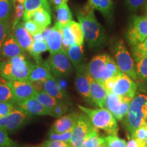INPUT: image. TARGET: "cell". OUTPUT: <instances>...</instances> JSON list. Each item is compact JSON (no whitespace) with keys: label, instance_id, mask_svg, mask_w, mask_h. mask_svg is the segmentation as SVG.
Returning a JSON list of instances; mask_svg holds the SVG:
<instances>
[{"label":"cell","instance_id":"obj_24","mask_svg":"<svg viewBox=\"0 0 147 147\" xmlns=\"http://www.w3.org/2000/svg\"><path fill=\"white\" fill-rule=\"evenodd\" d=\"M88 3L94 10L100 12L108 19H110L113 17V0H89Z\"/></svg>","mask_w":147,"mask_h":147},{"label":"cell","instance_id":"obj_45","mask_svg":"<svg viewBox=\"0 0 147 147\" xmlns=\"http://www.w3.org/2000/svg\"><path fill=\"white\" fill-rule=\"evenodd\" d=\"M133 138L142 142H145L147 139V121L144 122L136 130Z\"/></svg>","mask_w":147,"mask_h":147},{"label":"cell","instance_id":"obj_53","mask_svg":"<svg viewBox=\"0 0 147 147\" xmlns=\"http://www.w3.org/2000/svg\"><path fill=\"white\" fill-rule=\"evenodd\" d=\"M27 147H40V146H27Z\"/></svg>","mask_w":147,"mask_h":147},{"label":"cell","instance_id":"obj_30","mask_svg":"<svg viewBox=\"0 0 147 147\" xmlns=\"http://www.w3.org/2000/svg\"><path fill=\"white\" fill-rule=\"evenodd\" d=\"M24 6H25V12H32L38 9L44 8L51 13V9L49 0H25L24 2Z\"/></svg>","mask_w":147,"mask_h":147},{"label":"cell","instance_id":"obj_37","mask_svg":"<svg viewBox=\"0 0 147 147\" xmlns=\"http://www.w3.org/2000/svg\"><path fill=\"white\" fill-rule=\"evenodd\" d=\"M136 71L138 79L147 80V55L136 62Z\"/></svg>","mask_w":147,"mask_h":147},{"label":"cell","instance_id":"obj_15","mask_svg":"<svg viewBox=\"0 0 147 147\" xmlns=\"http://www.w3.org/2000/svg\"><path fill=\"white\" fill-rule=\"evenodd\" d=\"M108 55H96L87 64V69L90 76L93 80L103 84L106 72V63Z\"/></svg>","mask_w":147,"mask_h":147},{"label":"cell","instance_id":"obj_20","mask_svg":"<svg viewBox=\"0 0 147 147\" xmlns=\"http://www.w3.org/2000/svg\"><path fill=\"white\" fill-rule=\"evenodd\" d=\"M53 76L51 68L48 62L42 61V63L35 65L31 71L28 78V81L34 82H43L45 80Z\"/></svg>","mask_w":147,"mask_h":147},{"label":"cell","instance_id":"obj_54","mask_svg":"<svg viewBox=\"0 0 147 147\" xmlns=\"http://www.w3.org/2000/svg\"><path fill=\"white\" fill-rule=\"evenodd\" d=\"M145 146L147 147V139L146 140V141H145Z\"/></svg>","mask_w":147,"mask_h":147},{"label":"cell","instance_id":"obj_1","mask_svg":"<svg viewBox=\"0 0 147 147\" xmlns=\"http://www.w3.org/2000/svg\"><path fill=\"white\" fill-rule=\"evenodd\" d=\"M76 16L83 31L84 39L90 49L104 45L106 40V32L95 17L94 9L87 3L78 10Z\"/></svg>","mask_w":147,"mask_h":147},{"label":"cell","instance_id":"obj_6","mask_svg":"<svg viewBox=\"0 0 147 147\" xmlns=\"http://www.w3.org/2000/svg\"><path fill=\"white\" fill-rule=\"evenodd\" d=\"M95 129L89 119L85 114H80L76 123L71 130V140L69 144L71 147H79Z\"/></svg>","mask_w":147,"mask_h":147},{"label":"cell","instance_id":"obj_5","mask_svg":"<svg viewBox=\"0 0 147 147\" xmlns=\"http://www.w3.org/2000/svg\"><path fill=\"white\" fill-rule=\"evenodd\" d=\"M115 57L116 63L121 72L127 75L134 81L138 80L133 59L122 40H119L115 46Z\"/></svg>","mask_w":147,"mask_h":147},{"label":"cell","instance_id":"obj_55","mask_svg":"<svg viewBox=\"0 0 147 147\" xmlns=\"http://www.w3.org/2000/svg\"><path fill=\"white\" fill-rule=\"evenodd\" d=\"M49 1H50V2H51V3H52L53 2V1H55V0H49Z\"/></svg>","mask_w":147,"mask_h":147},{"label":"cell","instance_id":"obj_36","mask_svg":"<svg viewBox=\"0 0 147 147\" xmlns=\"http://www.w3.org/2000/svg\"><path fill=\"white\" fill-rule=\"evenodd\" d=\"M11 27H12V22L11 21H0V62L2 60L1 56V49L3 42L8 36L9 34H10Z\"/></svg>","mask_w":147,"mask_h":147},{"label":"cell","instance_id":"obj_10","mask_svg":"<svg viewBox=\"0 0 147 147\" xmlns=\"http://www.w3.org/2000/svg\"><path fill=\"white\" fill-rule=\"evenodd\" d=\"M29 117L27 114L16 106L8 115L0 118V129L7 133L16 131L27 122Z\"/></svg>","mask_w":147,"mask_h":147},{"label":"cell","instance_id":"obj_4","mask_svg":"<svg viewBox=\"0 0 147 147\" xmlns=\"http://www.w3.org/2000/svg\"><path fill=\"white\" fill-rule=\"evenodd\" d=\"M78 106L82 113L87 116L93 127L104 130L108 135H117L119 126L117 119L106 108L92 109L81 105Z\"/></svg>","mask_w":147,"mask_h":147},{"label":"cell","instance_id":"obj_50","mask_svg":"<svg viewBox=\"0 0 147 147\" xmlns=\"http://www.w3.org/2000/svg\"><path fill=\"white\" fill-rule=\"evenodd\" d=\"M126 147H146V146H145V142H142L134 138H131L127 142Z\"/></svg>","mask_w":147,"mask_h":147},{"label":"cell","instance_id":"obj_16","mask_svg":"<svg viewBox=\"0 0 147 147\" xmlns=\"http://www.w3.org/2000/svg\"><path fill=\"white\" fill-rule=\"evenodd\" d=\"M15 106L29 116H51L50 110L45 107L35 97L16 102Z\"/></svg>","mask_w":147,"mask_h":147},{"label":"cell","instance_id":"obj_17","mask_svg":"<svg viewBox=\"0 0 147 147\" xmlns=\"http://www.w3.org/2000/svg\"><path fill=\"white\" fill-rule=\"evenodd\" d=\"M23 21H32L43 30L47 29L51 23V13L44 8H40L32 12H25Z\"/></svg>","mask_w":147,"mask_h":147},{"label":"cell","instance_id":"obj_14","mask_svg":"<svg viewBox=\"0 0 147 147\" xmlns=\"http://www.w3.org/2000/svg\"><path fill=\"white\" fill-rule=\"evenodd\" d=\"M62 27L61 25L55 23L54 26L45 29L42 32L50 55L62 51Z\"/></svg>","mask_w":147,"mask_h":147},{"label":"cell","instance_id":"obj_35","mask_svg":"<svg viewBox=\"0 0 147 147\" xmlns=\"http://www.w3.org/2000/svg\"><path fill=\"white\" fill-rule=\"evenodd\" d=\"M69 25L70 27V29L73 33L74 36L76 45H83L84 37L83 31H82L80 24L78 23V22L71 21L69 23Z\"/></svg>","mask_w":147,"mask_h":147},{"label":"cell","instance_id":"obj_3","mask_svg":"<svg viewBox=\"0 0 147 147\" xmlns=\"http://www.w3.org/2000/svg\"><path fill=\"white\" fill-rule=\"evenodd\" d=\"M147 119V95L136 94L129 104L123 124L129 138H133L136 130Z\"/></svg>","mask_w":147,"mask_h":147},{"label":"cell","instance_id":"obj_31","mask_svg":"<svg viewBox=\"0 0 147 147\" xmlns=\"http://www.w3.org/2000/svg\"><path fill=\"white\" fill-rule=\"evenodd\" d=\"M62 51L67 52L71 46L76 45L74 36L71 32L69 24L62 27Z\"/></svg>","mask_w":147,"mask_h":147},{"label":"cell","instance_id":"obj_19","mask_svg":"<svg viewBox=\"0 0 147 147\" xmlns=\"http://www.w3.org/2000/svg\"><path fill=\"white\" fill-rule=\"evenodd\" d=\"M79 115L80 114L78 113H72L59 117L53 123L51 131L57 134L71 131L78 119Z\"/></svg>","mask_w":147,"mask_h":147},{"label":"cell","instance_id":"obj_48","mask_svg":"<svg viewBox=\"0 0 147 147\" xmlns=\"http://www.w3.org/2000/svg\"><path fill=\"white\" fill-rule=\"evenodd\" d=\"M145 1L146 0H126L127 4L132 10H136L139 8L144 5Z\"/></svg>","mask_w":147,"mask_h":147},{"label":"cell","instance_id":"obj_28","mask_svg":"<svg viewBox=\"0 0 147 147\" xmlns=\"http://www.w3.org/2000/svg\"><path fill=\"white\" fill-rule=\"evenodd\" d=\"M0 102L8 103L14 105L16 104L12 89L8 85V81L3 78H0Z\"/></svg>","mask_w":147,"mask_h":147},{"label":"cell","instance_id":"obj_34","mask_svg":"<svg viewBox=\"0 0 147 147\" xmlns=\"http://www.w3.org/2000/svg\"><path fill=\"white\" fill-rule=\"evenodd\" d=\"M121 73L123 72H121V71L119 69L115 61L111 57L108 55L107 61H106V72L105 75H104V82L110 78L118 76Z\"/></svg>","mask_w":147,"mask_h":147},{"label":"cell","instance_id":"obj_51","mask_svg":"<svg viewBox=\"0 0 147 147\" xmlns=\"http://www.w3.org/2000/svg\"><path fill=\"white\" fill-rule=\"evenodd\" d=\"M32 37L33 39H34V41H45V40L43 33H40V34L34 35Z\"/></svg>","mask_w":147,"mask_h":147},{"label":"cell","instance_id":"obj_43","mask_svg":"<svg viewBox=\"0 0 147 147\" xmlns=\"http://www.w3.org/2000/svg\"><path fill=\"white\" fill-rule=\"evenodd\" d=\"M71 136V131H69L65 133L61 134H57L55 132L50 131L49 134V139L55 140H59L63 141L67 143L70 142Z\"/></svg>","mask_w":147,"mask_h":147},{"label":"cell","instance_id":"obj_7","mask_svg":"<svg viewBox=\"0 0 147 147\" xmlns=\"http://www.w3.org/2000/svg\"><path fill=\"white\" fill-rule=\"evenodd\" d=\"M47 61L54 77H66L72 72L73 65L65 51L50 55Z\"/></svg>","mask_w":147,"mask_h":147},{"label":"cell","instance_id":"obj_32","mask_svg":"<svg viewBox=\"0 0 147 147\" xmlns=\"http://www.w3.org/2000/svg\"><path fill=\"white\" fill-rule=\"evenodd\" d=\"M79 147H105V139L99 136L97 129Z\"/></svg>","mask_w":147,"mask_h":147},{"label":"cell","instance_id":"obj_40","mask_svg":"<svg viewBox=\"0 0 147 147\" xmlns=\"http://www.w3.org/2000/svg\"><path fill=\"white\" fill-rule=\"evenodd\" d=\"M14 12L13 19L12 21V27L13 28L17 24L21 22V18H23L25 13V6L23 3H14Z\"/></svg>","mask_w":147,"mask_h":147},{"label":"cell","instance_id":"obj_13","mask_svg":"<svg viewBox=\"0 0 147 147\" xmlns=\"http://www.w3.org/2000/svg\"><path fill=\"white\" fill-rule=\"evenodd\" d=\"M8 83L12 89L16 103L32 98L36 94L37 90L34 84L28 80L8 81Z\"/></svg>","mask_w":147,"mask_h":147},{"label":"cell","instance_id":"obj_44","mask_svg":"<svg viewBox=\"0 0 147 147\" xmlns=\"http://www.w3.org/2000/svg\"><path fill=\"white\" fill-rule=\"evenodd\" d=\"M23 26L25 27V29L32 36H34V35L40 34V33L43 32V29L36 25V23L32 21H26L23 22Z\"/></svg>","mask_w":147,"mask_h":147},{"label":"cell","instance_id":"obj_49","mask_svg":"<svg viewBox=\"0 0 147 147\" xmlns=\"http://www.w3.org/2000/svg\"><path fill=\"white\" fill-rule=\"evenodd\" d=\"M117 77H113V78H108L107 80H106L104 82V83H103V85H104V88H105L108 93H111L112 91H113Z\"/></svg>","mask_w":147,"mask_h":147},{"label":"cell","instance_id":"obj_33","mask_svg":"<svg viewBox=\"0 0 147 147\" xmlns=\"http://www.w3.org/2000/svg\"><path fill=\"white\" fill-rule=\"evenodd\" d=\"M34 97L50 111L59 102L58 100H57L56 99L53 98V97L49 95L44 90H40V91H37Z\"/></svg>","mask_w":147,"mask_h":147},{"label":"cell","instance_id":"obj_29","mask_svg":"<svg viewBox=\"0 0 147 147\" xmlns=\"http://www.w3.org/2000/svg\"><path fill=\"white\" fill-rule=\"evenodd\" d=\"M13 0H0V21H11L13 16Z\"/></svg>","mask_w":147,"mask_h":147},{"label":"cell","instance_id":"obj_25","mask_svg":"<svg viewBox=\"0 0 147 147\" xmlns=\"http://www.w3.org/2000/svg\"><path fill=\"white\" fill-rule=\"evenodd\" d=\"M69 60L72 63L74 68L84 64V55L83 45H74L67 51Z\"/></svg>","mask_w":147,"mask_h":147},{"label":"cell","instance_id":"obj_38","mask_svg":"<svg viewBox=\"0 0 147 147\" xmlns=\"http://www.w3.org/2000/svg\"><path fill=\"white\" fill-rule=\"evenodd\" d=\"M132 55L135 62L138 61L141 58L147 55V38L144 42L132 47Z\"/></svg>","mask_w":147,"mask_h":147},{"label":"cell","instance_id":"obj_47","mask_svg":"<svg viewBox=\"0 0 147 147\" xmlns=\"http://www.w3.org/2000/svg\"><path fill=\"white\" fill-rule=\"evenodd\" d=\"M16 108L14 104H8V103L0 102V118L5 117L13 110Z\"/></svg>","mask_w":147,"mask_h":147},{"label":"cell","instance_id":"obj_41","mask_svg":"<svg viewBox=\"0 0 147 147\" xmlns=\"http://www.w3.org/2000/svg\"><path fill=\"white\" fill-rule=\"evenodd\" d=\"M0 147H19V146L8 136L6 131L0 129Z\"/></svg>","mask_w":147,"mask_h":147},{"label":"cell","instance_id":"obj_8","mask_svg":"<svg viewBox=\"0 0 147 147\" xmlns=\"http://www.w3.org/2000/svg\"><path fill=\"white\" fill-rule=\"evenodd\" d=\"M147 38V17L134 16L126 34L127 41L131 47L139 45Z\"/></svg>","mask_w":147,"mask_h":147},{"label":"cell","instance_id":"obj_11","mask_svg":"<svg viewBox=\"0 0 147 147\" xmlns=\"http://www.w3.org/2000/svg\"><path fill=\"white\" fill-rule=\"evenodd\" d=\"M76 79L75 84L77 91L80 95L85 102L88 103L92 102L90 95L91 83L93 78L90 76L86 64L76 67Z\"/></svg>","mask_w":147,"mask_h":147},{"label":"cell","instance_id":"obj_27","mask_svg":"<svg viewBox=\"0 0 147 147\" xmlns=\"http://www.w3.org/2000/svg\"><path fill=\"white\" fill-rule=\"evenodd\" d=\"M47 51H49V49L47 42L45 40V41H34L32 47L28 52L36 61V64H38L43 61L41 55Z\"/></svg>","mask_w":147,"mask_h":147},{"label":"cell","instance_id":"obj_23","mask_svg":"<svg viewBox=\"0 0 147 147\" xmlns=\"http://www.w3.org/2000/svg\"><path fill=\"white\" fill-rule=\"evenodd\" d=\"M42 90L57 100H61L65 95L55 77L52 76L42 82Z\"/></svg>","mask_w":147,"mask_h":147},{"label":"cell","instance_id":"obj_46","mask_svg":"<svg viewBox=\"0 0 147 147\" xmlns=\"http://www.w3.org/2000/svg\"><path fill=\"white\" fill-rule=\"evenodd\" d=\"M40 146V147H71L69 143L50 139L45 141Z\"/></svg>","mask_w":147,"mask_h":147},{"label":"cell","instance_id":"obj_9","mask_svg":"<svg viewBox=\"0 0 147 147\" xmlns=\"http://www.w3.org/2000/svg\"><path fill=\"white\" fill-rule=\"evenodd\" d=\"M131 100L129 98H122L112 92L108 93L105 108L109 110L117 121H123L127 113Z\"/></svg>","mask_w":147,"mask_h":147},{"label":"cell","instance_id":"obj_18","mask_svg":"<svg viewBox=\"0 0 147 147\" xmlns=\"http://www.w3.org/2000/svg\"><path fill=\"white\" fill-rule=\"evenodd\" d=\"M25 51L20 46L15 36L13 34H9L3 42L2 49H1V56L3 59L6 60L13 58L18 55L23 54Z\"/></svg>","mask_w":147,"mask_h":147},{"label":"cell","instance_id":"obj_22","mask_svg":"<svg viewBox=\"0 0 147 147\" xmlns=\"http://www.w3.org/2000/svg\"><path fill=\"white\" fill-rule=\"evenodd\" d=\"M13 34L18 44L24 51H29L32 47L34 39L33 37L23 26V23L19 22L13 28Z\"/></svg>","mask_w":147,"mask_h":147},{"label":"cell","instance_id":"obj_26","mask_svg":"<svg viewBox=\"0 0 147 147\" xmlns=\"http://www.w3.org/2000/svg\"><path fill=\"white\" fill-rule=\"evenodd\" d=\"M56 10V23L61 26L68 25L72 20V14L69 8L67 3H63L60 6L55 8Z\"/></svg>","mask_w":147,"mask_h":147},{"label":"cell","instance_id":"obj_42","mask_svg":"<svg viewBox=\"0 0 147 147\" xmlns=\"http://www.w3.org/2000/svg\"><path fill=\"white\" fill-rule=\"evenodd\" d=\"M68 110V107L65 103L58 102L57 104L51 110V116L56 118L63 117Z\"/></svg>","mask_w":147,"mask_h":147},{"label":"cell","instance_id":"obj_39","mask_svg":"<svg viewBox=\"0 0 147 147\" xmlns=\"http://www.w3.org/2000/svg\"><path fill=\"white\" fill-rule=\"evenodd\" d=\"M105 147H126L127 142L117 135H108L104 138Z\"/></svg>","mask_w":147,"mask_h":147},{"label":"cell","instance_id":"obj_2","mask_svg":"<svg viewBox=\"0 0 147 147\" xmlns=\"http://www.w3.org/2000/svg\"><path fill=\"white\" fill-rule=\"evenodd\" d=\"M35 65L22 54L0 62V76L7 81L28 80Z\"/></svg>","mask_w":147,"mask_h":147},{"label":"cell","instance_id":"obj_21","mask_svg":"<svg viewBox=\"0 0 147 147\" xmlns=\"http://www.w3.org/2000/svg\"><path fill=\"white\" fill-rule=\"evenodd\" d=\"M90 95L92 102L94 103L95 106L99 108H105L108 92L103 84L93 79L91 83Z\"/></svg>","mask_w":147,"mask_h":147},{"label":"cell","instance_id":"obj_12","mask_svg":"<svg viewBox=\"0 0 147 147\" xmlns=\"http://www.w3.org/2000/svg\"><path fill=\"white\" fill-rule=\"evenodd\" d=\"M137 84L127 75L121 73L117 77L112 93L122 98L132 99L136 94Z\"/></svg>","mask_w":147,"mask_h":147},{"label":"cell","instance_id":"obj_52","mask_svg":"<svg viewBox=\"0 0 147 147\" xmlns=\"http://www.w3.org/2000/svg\"><path fill=\"white\" fill-rule=\"evenodd\" d=\"M25 0H13L14 3H23L25 2Z\"/></svg>","mask_w":147,"mask_h":147}]
</instances>
